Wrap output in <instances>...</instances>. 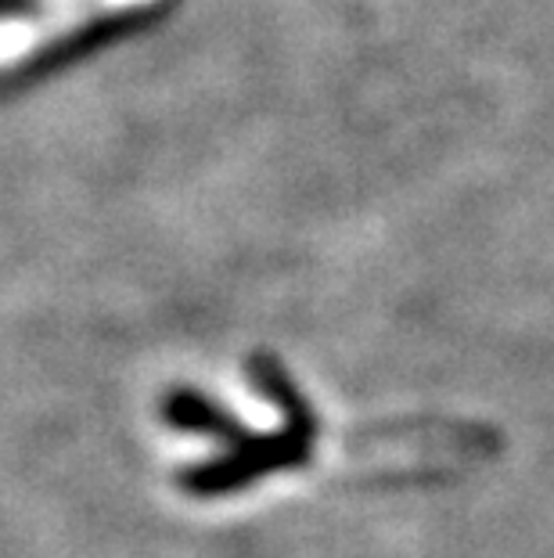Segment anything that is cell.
<instances>
[{
    "mask_svg": "<svg viewBox=\"0 0 554 558\" xmlns=\"http://www.w3.org/2000/svg\"><path fill=\"white\" fill-rule=\"evenodd\" d=\"M148 4H156V0H62V4L37 11V15L0 19V69L26 62V58L44 51L47 44L73 37L76 29H84L104 15L137 11Z\"/></svg>",
    "mask_w": 554,
    "mask_h": 558,
    "instance_id": "6da1fadb",
    "label": "cell"
},
{
    "mask_svg": "<svg viewBox=\"0 0 554 558\" xmlns=\"http://www.w3.org/2000/svg\"><path fill=\"white\" fill-rule=\"evenodd\" d=\"M54 4H62V0H54Z\"/></svg>",
    "mask_w": 554,
    "mask_h": 558,
    "instance_id": "7a4b0ae2",
    "label": "cell"
}]
</instances>
